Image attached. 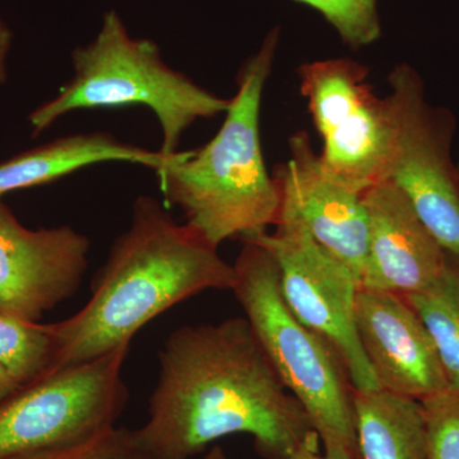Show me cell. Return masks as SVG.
<instances>
[{"label":"cell","instance_id":"3957f363","mask_svg":"<svg viewBox=\"0 0 459 459\" xmlns=\"http://www.w3.org/2000/svg\"><path fill=\"white\" fill-rule=\"evenodd\" d=\"M280 29L271 30L238 75L225 122L204 147L177 152L157 169L166 202L219 247L230 238L250 240L280 220L281 193L265 168L261 144V107Z\"/></svg>","mask_w":459,"mask_h":459},{"label":"cell","instance_id":"5bb4252c","mask_svg":"<svg viewBox=\"0 0 459 459\" xmlns=\"http://www.w3.org/2000/svg\"><path fill=\"white\" fill-rule=\"evenodd\" d=\"M168 157L119 141L104 132L57 138L0 162V201L16 190L47 186L81 169L128 162L157 170Z\"/></svg>","mask_w":459,"mask_h":459},{"label":"cell","instance_id":"4fadbf2b","mask_svg":"<svg viewBox=\"0 0 459 459\" xmlns=\"http://www.w3.org/2000/svg\"><path fill=\"white\" fill-rule=\"evenodd\" d=\"M369 247L360 287L409 296L439 277L446 252L394 184L380 180L365 190Z\"/></svg>","mask_w":459,"mask_h":459},{"label":"cell","instance_id":"d6986e66","mask_svg":"<svg viewBox=\"0 0 459 459\" xmlns=\"http://www.w3.org/2000/svg\"><path fill=\"white\" fill-rule=\"evenodd\" d=\"M420 402L427 459H459V389L449 385Z\"/></svg>","mask_w":459,"mask_h":459},{"label":"cell","instance_id":"8fae6325","mask_svg":"<svg viewBox=\"0 0 459 459\" xmlns=\"http://www.w3.org/2000/svg\"><path fill=\"white\" fill-rule=\"evenodd\" d=\"M289 147V161L273 175L281 193L280 217L300 222L355 273L361 285L369 247L367 189L329 171L307 132L295 133Z\"/></svg>","mask_w":459,"mask_h":459},{"label":"cell","instance_id":"44dd1931","mask_svg":"<svg viewBox=\"0 0 459 459\" xmlns=\"http://www.w3.org/2000/svg\"><path fill=\"white\" fill-rule=\"evenodd\" d=\"M13 45V32L0 16V87L8 80V57Z\"/></svg>","mask_w":459,"mask_h":459},{"label":"cell","instance_id":"7c38bea8","mask_svg":"<svg viewBox=\"0 0 459 459\" xmlns=\"http://www.w3.org/2000/svg\"><path fill=\"white\" fill-rule=\"evenodd\" d=\"M356 327L380 388L422 401L449 386L433 340L404 296L360 287Z\"/></svg>","mask_w":459,"mask_h":459},{"label":"cell","instance_id":"9c48e42d","mask_svg":"<svg viewBox=\"0 0 459 459\" xmlns=\"http://www.w3.org/2000/svg\"><path fill=\"white\" fill-rule=\"evenodd\" d=\"M250 241L273 256L287 307L305 327L331 344L343 362L352 388L379 389L356 327L360 281L355 273L290 217H280L273 232Z\"/></svg>","mask_w":459,"mask_h":459},{"label":"cell","instance_id":"2e32d148","mask_svg":"<svg viewBox=\"0 0 459 459\" xmlns=\"http://www.w3.org/2000/svg\"><path fill=\"white\" fill-rule=\"evenodd\" d=\"M404 298L427 327L449 385L459 389V256L448 252L439 277Z\"/></svg>","mask_w":459,"mask_h":459},{"label":"cell","instance_id":"603a6c76","mask_svg":"<svg viewBox=\"0 0 459 459\" xmlns=\"http://www.w3.org/2000/svg\"><path fill=\"white\" fill-rule=\"evenodd\" d=\"M20 383L14 379L4 367L0 365V401L8 397L9 394H14L20 388Z\"/></svg>","mask_w":459,"mask_h":459},{"label":"cell","instance_id":"8992f818","mask_svg":"<svg viewBox=\"0 0 459 459\" xmlns=\"http://www.w3.org/2000/svg\"><path fill=\"white\" fill-rule=\"evenodd\" d=\"M131 344L50 371L0 401V459L72 446L117 427L128 402Z\"/></svg>","mask_w":459,"mask_h":459},{"label":"cell","instance_id":"7402d4cb","mask_svg":"<svg viewBox=\"0 0 459 459\" xmlns=\"http://www.w3.org/2000/svg\"><path fill=\"white\" fill-rule=\"evenodd\" d=\"M320 444H307L296 451L290 459H352L344 455H320Z\"/></svg>","mask_w":459,"mask_h":459},{"label":"cell","instance_id":"277c9868","mask_svg":"<svg viewBox=\"0 0 459 459\" xmlns=\"http://www.w3.org/2000/svg\"><path fill=\"white\" fill-rule=\"evenodd\" d=\"M72 65L71 81L29 115L33 137L74 111L143 105L161 126L159 152L170 157L193 124L226 113L230 107V99L166 65L155 41L133 38L114 9L104 14L95 39L72 53Z\"/></svg>","mask_w":459,"mask_h":459},{"label":"cell","instance_id":"e0dca14e","mask_svg":"<svg viewBox=\"0 0 459 459\" xmlns=\"http://www.w3.org/2000/svg\"><path fill=\"white\" fill-rule=\"evenodd\" d=\"M56 346L49 325L22 322L0 314V365L20 385L56 369Z\"/></svg>","mask_w":459,"mask_h":459},{"label":"cell","instance_id":"cb8c5ba5","mask_svg":"<svg viewBox=\"0 0 459 459\" xmlns=\"http://www.w3.org/2000/svg\"><path fill=\"white\" fill-rule=\"evenodd\" d=\"M202 459H229L226 452L223 451L222 446H213Z\"/></svg>","mask_w":459,"mask_h":459},{"label":"cell","instance_id":"ba28073f","mask_svg":"<svg viewBox=\"0 0 459 459\" xmlns=\"http://www.w3.org/2000/svg\"><path fill=\"white\" fill-rule=\"evenodd\" d=\"M298 74L323 140V165L362 189L385 180L394 143V108L389 96L374 92L369 68L333 57L305 63Z\"/></svg>","mask_w":459,"mask_h":459},{"label":"cell","instance_id":"30bf717a","mask_svg":"<svg viewBox=\"0 0 459 459\" xmlns=\"http://www.w3.org/2000/svg\"><path fill=\"white\" fill-rule=\"evenodd\" d=\"M90 240L71 226L27 229L0 201V314L40 323L78 291Z\"/></svg>","mask_w":459,"mask_h":459},{"label":"cell","instance_id":"9a60e30c","mask_svg":"<svg viewBox=\"0 0 459 459\" xmlns=\"http://www.w3.org/2000/svg\"><path fill=\"white\" fill-rule=\"evenodd\" d=\"M352 404L359 459H427L421 402L353 389Z\"/></svg>","mask_w":459,"mask_h":459},{"label":"cell","instance_id":"5b68a950","mask_svg":"<svg viewBox=\"0 0 459 459\" xmlns=\"http://www.w3.org/2000/svg\"><path fill=\"white\" fill-rule=\"evenodd\" d=\"M234 292L281 382L309 416L325 455L359 459L353 388L340 356L305 327L281 292L279 268L255 241H243Z\"/></svg>","mask_w":459,"mask_h":459},{"label":"cell","instance_id":"6da1fadb","mask_svg":"<svg viewBox=\"0 0 459 459\" xmlns=\"http://www.w3.org/2000/svg\"><path fill=\"white\" fill-rule=\"evenodd\" d=\"M159 368L147 421L134 430L156 459H190L232 434L250 435L265 459L320 444L246 316L178 328Z\"/></svg>","mask_w":459,"mask_h":459},{"label":"cell","instance_id":"52a82bcc","mask_svg":"<svg viewBox=\"0 0 459 459\" xmlns=\"http://www.w3.org/2000/svg\"><path fill=\"white\" fill-rule=\"evenodd\" d=\"M394 135L385 180L409 199L440 246L459 256V174L452 147L457 120L427 100L421 75L407 63L388 75Z\"/></svg>","mask_w":459,"mask_h":459},{"label":"cell","instance_id":"d4e9b609","mask_svg":"<svg viewBox=\"0 0 459 459\" xmlns=\"http://www.w3.org/2000/svg\"><path fill=\"white\" fill-rule=\"evenodd\" d=\"M458 174H459V164H458Z\"/></svg>","mask_w":459,"mask_h":459},{"label":"cell","instance_id":"7a4b0ae2","mask_svg":"<svg viewBox=\"0 0 459 459\" xmlns=\"http://www.w3.org/2000/svg\"><path fill=\"white\" fill-rule=\"evenodd\" d=\"M235 282L234 264L219 247L143 195L96 274L89 301L69 318L50 323L54 370L131 344L144 325L175 305L208 290L232 291Z\"/></svg>","mask_w":459,"mask_h":459},{"label":"cell","instance_id":"ac0fdd59","mask_svg":"<svg viewBox=\"0 0 459 459\" xmlns=\"http://www.w3.org/2000/svg\"><path fill=\"white\" fill-rule=\"evenodd\" d=\"M318 11L344 44L358 50L382 35L377 0H294Z\"/></svg>","mask_w":459,"mask_h":459},{"label":"cell","instance_id":"ffe728a7","mask_svg":"<svg viewBox=\"0 0 459 459\" xmlns=\"http://www.w3.org/2000/svg\"><path fill=\"white\" fill-rule=\"evenodd\" d=\"M9 459H156L138 440L134 430L111 428L84 442L29 453Z\"/></svg>","mask_w":459,"mask_h":459}]
</instances>
